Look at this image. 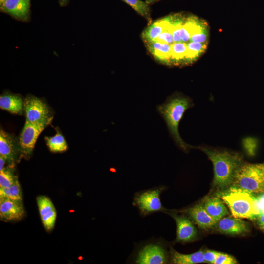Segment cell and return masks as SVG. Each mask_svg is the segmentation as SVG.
<instances>
[{
	"label": "cell",
	"instance_id": "obj_8",
	"mask_svg": "<svg viewBox=\"0 0 264 264\" xmlns=\"http://www.w3.org/2000/svg\"><path fill=\"white\" fill-rule=\"evenodd\" d=\"M168 255L160 243H151L144 245L137 253L135 262L139 264H162L168 262Z\"/></svg>",
	"mask_w": 264,
	"mask_h": 264
},
{
	"label": "cell",
	"instance_id": "obj_2",
	"mask_svg": "<svg viewBox=\"0 0 264 264\" xmlns=\"http://www.w3.org/2000/svg\"><path fill=\"white\" fill-rule=\"evenodd\" d=\"M193 106L189 98L179 94L170 96L163 104L157 106V111L164 119L171 136L176 144L185 152L195 147L186 143L181 138L178 126L185 111Z\"/></svg>",
	"mask_w": 264,
	"mask_h": 264
},
{
	"label": "cell",
	"instance_id": "obj_36",
	"mask_svg": "<svg viewBox=\"0 0 264 264\" xmlns=\"http://www.w3.org/2000/svg\"><path fill=\"white\" fill-rule=\"evenodd\" d=\"M68 0H59V2L61 6L65 5L66 2H67Z\"/></svg>",
	"mask_w": 264,
	"mask_h": 264
},
{
	"label": "cell",
	"instance_id": "obj_25",
	"mask_svg": "<svg viewBox=\"0 0 264 264\" xmlns=\"http://www.w3.org/2000/svg\"><path fill=\"white\" fill-rule=\"evenodd\" d=\"M37 203L41 217L55 209L52 201L45 196H38L37 198Z\"/></svg>",
	"mask_w": 264,
	"mask_h": 264
},
{
	"label": "cell",
	"instance_id": "obj_17",
	"mask_svg": "<svg viewBox=\"0 0 264 264\" xmlns=\"http://www.w3.org/2000/svg\"><path fill=\"white\" fill-rule=\"evenodd\" d=\"M146 44L148 51L156 60L165 65H171V45L157 41Z\"/></svg>",
	"mask_w": 264,
	"mask_h": 264
},
{
	"label": "cell",
	"instance_id": "obj_37",
	"mask_svg": "<svg viewBox=\"0 0 264 264\" xmlns=\"http://www.w3.org/2000/svg\"><path fill=\"white\" fill-rule=\"evenodd\" d=\"M5 1V0H0V6Z\"/></svg>",
	"mask_w": 264,
	"mask_h": 264
},
{
	"label": "cell",
	"instance_id": "obj_23",
	"mask_svg": "<svg viewBox=\"0 0 264 264\" xmlns=\"http://www.w3.org/2000/svg\"><path fill=\"white\" fill-rule=\"evenodd\" d=\"M0 198H5L16 200H22L21 188L18 179L9 187L0 188Z\"/></svg>",
	"mask_w": 264,
	"mask_h": 264
},
{
	"label": "cell",
	"instance_id": "obj_14",
	"mask_svg": "<svg viewBox=\"0 0 264 264\" xmlns=\"http://www.w3.org/2000/svg\"><path fill=\"white\" fill-rule=\"evenodd\" d=\"M201 203L216 222L229 214L224 202L218 195L206 197Z\"/></svg>",
	"mask_w": 264,
	"mask_h": 264
},
{
	"label": "cell",
	"instance_id": "obj_1",
	"mask_svg": "<svg viewBox=\"0 0 264 264\" xmlns=\"http://www.w3.org/2000/svg\"><path fill=\"white\" fill-rule=\"evenodd\" d=\"M212 161L214 168L213 185L219 191L228 188L232 184L235 174L243 163L240 153L208 147L199 146Z\"/></svg>",
	"mask_w": 264,
	"mask_h": 264
},
{
	"label": "cell",
	"instance_id": "obj_20",
	"mask_svg": "<svg viewBox=\"0 0 264 264\" xmlns=\"http://www.w3.org/2000/svg\"><path fill=\"white\" fill-rule=\"evenodd\" d=\"M187 43H173L171 45V65L186 64Z\"/></svg>",
	"mask_w": 264,
	"mask_h": 264
},
{
	"label": "cell",
	"instance_id": "obj_24",
	"mask_svg": "<svg viewBox=\"0 0 264 264\" xmlns=\"http://www.w3.org/2000/svg\"><path fill=\"white\" fill-rule=\"evenodd\" d=\"M139 14L145 18L149 22L151 23L152 19L151 17V13L149 4L146 2L141 0H122Z\"/></svg>",
	"mask_w": 264,
	"mask_h": 264
},
{
	"label": "cell",
	"instance_id": "obj_30",
	"mask_svg": "<svg viewBox=\"0 0 264 264\" xmlns=\"http://www.w3.org/2000/svg\"><path fill=\"white\" fill-rule=\"evenodd\" d=\"M237 263V260L232 256L219 252L214 262V264H236Z\"/></svg>",
	"mask_w": 264,
	"mask_h": 264
},
{
	"label": "cell",
	"instance_id": "obj_31",
	"mask_svg": "<svg viewBox=\"0 0 264 264\" xmlns=\"http://www.w3.org/2000/svg\"><path fill=\"white\" fill-rule=\"evenodd\" d=\"M219 252L206 250L203 251V258L204 263H207L211 264H214L215 261L217 258Z\"/></svg>",
	"mask_w": 264,
	"mask_h": 264
},
{
	"label": "cell",
	"instance_id": "obj_34",
	"mask_svg": "<svg viewBox=\"0 0 264 264\" xmlns=\"http://www.w3.org/2000/svg\"><path fill=\"white\" fill-rule=\"evenodd\" d=\"M6 161H7L6 159L3 156L0 155V171L2 170L4 168V166Z\"/></svg>",
	"mask_w": 264,
	"mask_h": 264
},
{
	"label": "cell",
	"instance_id": "obj_21",
	"mask_svg": "<svg viewBox=\"0 0 264 264\" xmlns=\"http://www.w3.org/2000/svg\"><path fill=\"white\" fill-rule=\"evenodd\" d=\"M187 45L186 64L198 58L206 50L207 44L190 41Z\"/></svg>",
	"mask_w": 264,
	"mask_h": 264
},
{
	"label": "cell",
	"instance_id": "obj_26",
	"mask_svg": "<svg viewBox=\"0 0 264 264\" xmlns=\"http://www.w3.org/2000/svg\"><path fill=\"white\" fill-rule=\"evenodd\" d=\"M18 179L10 168H4L0 171V188H5L12 185Z\"/></svg>",
	"mask_w": 264,
	"mask_h": 264
},
{
	"label": "cell",
	"instance_id": "obj_6",
	"mask_svg": "<svg viewBox=\"0 0 264 264\" xmlns=\"http://www.w3.org/2000/svg\"><path fill=\"white\" fill-rule=\"evenodd\" d=\"M51 122L33 124L25 121L18 142L19 152L23 156L32 153L37 139L44 129Z\"/></svg>",
	"mask_w": 264,
	"mask_h": 264
},
{
	"label": "cell",
	"instance_id": "obj_33",
	"mask_svg": "<svg viewBox=\"0 0 264 264\" xmlns=\"http://www.w3.org/2000/svg\"><path fill=\"white\" fill-rule=\"evenodd\" d=\"M253 220H256V222L260 230L264 232V211L258 214Z\"/></svg>",
	"mask_w": 264,
	"mask_h": 264
},
{
	"label": "cell",
	"instance_id": "obj_13",
	"mask_svg": "<svg viewBox=\"0 0 264 264\" xmlns=\"http://www.w3.org/2000/svg\"><path fill=\"white\" fill-rule=\"evenodd\" d=\"M186 212L193 221L201 229H210L215 227L217 223L201 203L189 208Z\"/></svg>",
	"mask_w": 264,
	"mask_h": 264
},
{
	"label": "cell",
	"instance_id": "obj_10",
	"mask_svg": "<svg viewBox=\"0 0 264 264\" xmlns=\"http://www.w3.org/2000/svg\"><path fill=\"white\" fill-rule=\"evenodd\" d=\"M25 215L22 201L0 198V217L7 221H17Z\"/></svg>",
	"mask_w": 264,
	"mask_h": 264
},
{
	"label": "cell",
	"instance_id": "obj_16",
	"mask_svg": "<svg viewBox=\"0 0 264 264\" xmlns=\"http://www.w3.org/2000/svg\"><path fill=\"white\" fill-rule=\"evenodd\" d=\"M171 15L151 23L143 32L142 37L145 43L155 41L171 24Z\"/></svg>",
	"mask_w": 264,
	"mask_h": 264
},
{
	"label": "cell",
	"instance_id": "obj_27",
	"mask_svg": "<svg viewBox=\"0 0 264 264\" xmlns=\"http://www.w3.org/2000/svg\"><path fill=\"white\" fill-rule=\"evenodd\" d=\"M56 217L57 213L56 209L53 210L47 214L41 217L43 225L47 231H51L54 228Z\"/></svg>",
	"mask_w": 264,
	"mask_h": 264
},
{
	"label": "cell",
	"instance_id": "obj_18",
	"mask_svg": "<svg viewBox=\"0 0 264 264\" xmlns=\"http://www.w3.org/2000/svg\"><path fill=\"white\" fill-rule=\"evenodd\" d=\"M170 262L175 264H195L204 263L203 251L193 253H180L173 248L170 249Z\"/></svg>",
	"mask_w": 264,
	"mask_h": 264
},
{
	"label": "cell",
	"instance_id": "obj_32",
	"mask_svg": "<svg viewBox=\"0 0 264 264\" xmlns=\"http://www.w3.org/2000/svg\"><path fill=\"white\" fill-rule=\"evenodd\" d=\"M255 198L257 205L259 210V212L264 211V192L254 195Z\"/></svg>",
	"mask_w": 264,
	"mask_h": 264
},
{
	"label": "cell",
	"instance_id": "obj_7",
	"mask_svg": "<svg viewBox=\"0 0 264 264\" xmlns=\"http://www.w3.org/2000/svg\"><path fill=\"white\" fill-rule=\"evenodd\" d=\"M24 109L26 121L33 124L51 122L53 117L50 116L47 105L35 96H28L25 101Z\"/></svg>",
	"mask_w": 264,
	"mask_h": 264
},
{
	"label": "cell",
	"instance_id": "obj_12",
	"mask_svg": "<svg viewBox=\"0 0 264 264\" xmlns=\"http://www.w3.org/2000/svg\"><path fill=\"white\" fill-rule=\"evenodd\" d=\"M30 0H5L0 5L2 11L20 20H26L29 16Z\"/></svg>",
	"mask_w": 264,
	"mask_h": 264
},
{
	"label": "cell",
	"instance_id": "obj_3",
	"mask_svg": "<svg viewBox=\"0 0 264 264\" xmlns=\"http://www.w3.org/2000/svg\"><path fill=\"white\" fill-rule=\"evenodd\" d=\"M229 208L232 216L253 219L259 214L254 195L240 188L230 186L217 194Z\"/></svg>",
	"mask_w": 264,
	"mask_h": 264
},
{
	"label": "cell",
	"instance_id": "obj_15",
	"mask_svg": "<svg viewBox=\"0 0 264 264\" xmlns=\"http://www.w3.org/2000/svg\"><path fill=\"white\" fill-rule=\"evenodd\" d=\"M18 151V144L16 143L13 136L7 133L2 129L0 132V155L4 157L7 162L13 164Z\"/></svg>",
	"mask_w": 264,
	"mask_h": 264
},
{
	"label": "cell",
	"instance_id": "obj_35",
	"mask_svg": "<svg viewBox=\"0 0 264 264\" xmlns=\"http://www.w3.org/2000/svg\"><path fill=\"white\" fill-rule=\"evenodd\" d=\"M159 0H146V2L148 4H152V3H154L157 1H158Z\"/></svg>",
	"mask_w": 264,
	"mask_h": 264
},
{
	"label": "cell",
	"instance_id": "obj_22",
	"mask_svg": "<svg viewBox=\"0 0 264 264\" xmlns=\"http://www.w3.org/2000/svg\"><path fill=\"white\" fill-rule=\"evenodd\" d=\"M47 145L52 152H62L68 148L67 144L63 135L58 131L50 137H45Z\"/></svg>",
	"mask_w": 264,
	"mask_h": 264
},
{
	"label": "cell",
	"instance_id": "obj_5",
	"mask_svg": "<svg viewBox=\"0 0 264 264\" xmlns=\"http://www.w3.org/2000/svg\"><path fill=\"white\" fill-rule=\"evenodd\" d=\"M164 187H158L142 191L135 193L133 198V205L136 206L143 216L151 214L164 211L165 209L160 200V194Z\"/></svg>",
	"mask_w": 264,
	"mask_h": 264
},
{
	"label": "cell",
	"instance_id": "obj_29",
	"mask_svg": "<svg viewBox=\"0 0 264 264\" xmlns=\"http://www.w3.org/2000/svg\"><path fill=\"white\" fill-rule=\"evenodd\" d=\"M155 41L170 45H171L174 43L171 20L170 25L159 35Z\"/></svg>",
	"mask_w": 264,
	"mask_h": 264
},
{
	"label": "cell",
	"instance_id": "obj_19",
	"mask_svg": "<svg viewBox=\"0 0 264 264\" xmlns=\"http://www.w3.org/2000/svg\"><path fill=\"white\" fill-rule=\"evenodd\" d=\"M24 103L18 95L5 94L0 97V107L14 114H22Z\"/></svg>",
	"mask_w": 264,
	"mask_h": 264
},
{
	"label": "cell",
	"instance_id": "obj_4",
	"mask_svg": "<svg viewBox=\"0 0 264 264\" xmlns=\"http://www.w3.org/2000/svg\"><path fill=\"white\" fill-rule=\"evenodd\" d=\"M230 186L253 195L264 192V163H243L237 170Z\"/></svg>",
	"mask_w": 264,
	"mask_h": 264
},
{
	"label": "cell",
	"instance_id": "obj_28",
	"mask_svg": "<svg viewBox=\"0 0 264 264\" xmlns=\"http://www.w3.org/2000/svg\"><path fill=\"white\" fill-rule=\"evenodd\" d=\"M208 32L207 27L193 33L190 39V41L207 44Z\"/></svg>",
	"mask_w": 264,
	"mask_h": 264
},
{
	"label": "cell",
	"instance_id": "obj_11",
	"mask_svg": "<svg viewBox=\"0 0 264 264\" xmlns=\"http://www.w3.org/2000/svg\"><path fill=\"white\" fill-rule=\"evenodd\" d=\"M215 227L219 232L230 235L244 234L249 232L245 221L233 216L223 217L217 222Z\"/></svg>",
	"mask_w": 264,
	"mask_h": 264
},
{
	"label": "cell",
	"instance_id": "obj_9",
	"mask_svg": "<svg viewBox=\"0 0 264 264\" xmlns=\"http://www.w3.org/2000/svg\"><path fill=\"white\" fill-rule=\"evenodd\" d=\"M176 224V242L187 243L194 241L197 236V230L192 222L187 217L176 214H170Z\"/></svg>",
	"mask_w": 264,
	"mask_h": 264
}]
</instances>
